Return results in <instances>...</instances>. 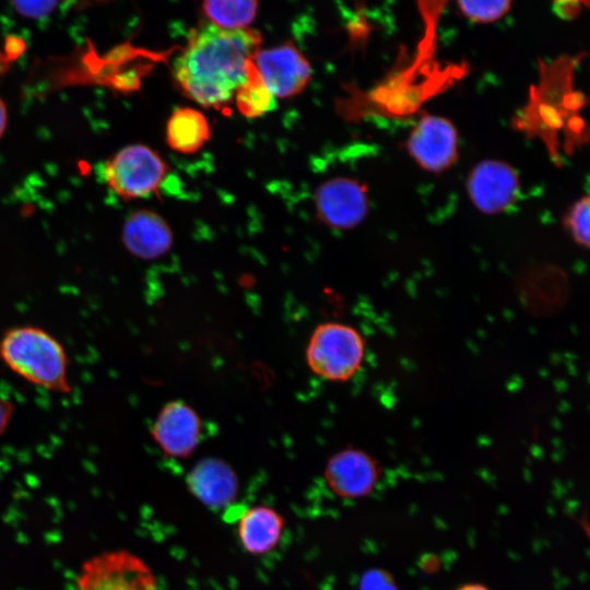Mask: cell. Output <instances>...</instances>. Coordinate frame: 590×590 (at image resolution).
Masks as SVG:
<instances>
[{"instance_id":"1","label":"cell","mask_w":590,"mask_h":590,"mask_svg":"<svg viewBox=\"0 0 590 590\" xmlns=\"http://www.w3.org/2000/svg\"><path fill=\"white\" fill-rule=\"evenodd\" d=\"M261 48L259 32L206 24L193 32L173 67L180 92L203 107L225 113Z\"/></svg>"},{"instance_id":"2","label":"cell","mask_w":590,"mask_h":590,"mask_svg":"<svg viewBox=\"0 0 590 590\" xmlns=\"http://www.w3.org/2000/svg\"><path fill=\"white\" fill-rule=\"evenodd\" d=\"M578 57L564 56L540 66L538 84L531 86L527 105L514 119V127L539 138L550 155L560 162V149L571 154L588 140L580 116L586 99L574 87Z\"/></svg>"},{"instance_id":"3","label":"cell","mask_w":590,"mask_h":590,"mask_svg":"<svg viewBox=\"0 0 590 590\" xmlns=\"http://www.w3.org/2000/svg\"><path fill=\"white\" fill-rule=\"evenodd\" d=\"M0 359L14 374L45 390L70 393L68 358L61 343L35 326L8 329L0 339Z\"/></svg>"},{"instance_id":"4","label":"cell","mask_w":590,"mask_h":590,"mask_svg":"<svg viewBox=\"0 0 590 590\" xmlns=\"http://www.w3.org/2000/svg\"><path fill=\"white\" fill-rule=\"evenodd\" d=\"M365 343L353 327L341 322H326L312 332L306 358L310 369L323 379L345 381L362 367Z\"/></svg>"},{"instance_id":"5","label":"cell","mask_w":590,"mask_h":590,"mask_svg":"<svg viewBox=\"0 0 590 590\" xmlns=\"http://www.w3.org/2000/svg\"><path fill=\"white\" fill-rule=\"evenodd\" d=\"M168 173L161 155L144 144L121 149L104 166V178L109 188L125 200L155 193Z\"/></svg>"},{"instance_id":"6","label":"cell","mask_w":590,"mask_h":590,"mask_svg":"<svg viewBox=\"0 0 590 590\" xmlns=\"http://www.w3.org/2000/svg\"><path fill=\"white\" fill-rule=\"evenodd\" d=\"M75 590H158L152 569L138 555L116 550L82 565Z\"/></svg>"},{"instance_id":"7","label":"cell","mask_w":590,"mask_h":590,"mask_svg":"<svg viewBox=\"0 0 590 590\" xmlns=\"http://www.w3.org/2000/svg\"><path fill=\"white\" fill-rule=\"evenodd\" d=\"M253 64L274 98L298 95L311 79L309 61L291 42L260 48L253 56Z\"/></svg>"},{"instance_id":"8","label":"cell","mask_w":590,"mask_h":590,"mask_svg":"<svg viewBox=\"0 0 590 590\" xmlns=\"http://www.w3.org/2000/svg\"><path fill=\"white\" fill-rule=\"evenodd\" d=\"M319 220L337 229H350L364 221L369 210L367 189L361 181L335 177L323 181L315 191Z\"/></svg>"},{"instance_id":"9","label":"cell","mask_w":590,"mask_h":590,"mask_svg":"<svg viewBox=\"0 0 590 590\" xmlns=\"http://www.w3.org/2000/svg\"><path fill=\"white\" fill-rule=\"evenodd\" d=\"M406 149L422 168L440 173L458 158V132L450 120L425 115L411 131Z\"/></svg>"},{"instance_id":"10","label":"cell","mask_w":590,"mask_h":590,"mask_svg":"<svg viewBox=\"0 0 590 590\" xmlns=\"http://www.w3.org/2000/svg\"><path fill=\"white\" fill-rule=\"evenodd\" d=\"M468 193L481 212L500 213L518 198L519 178L507 163L483 161L471 170L468 177Z\"/></svg>"},{"instance_id":"11","label":"cell","mask_w":590,"mask_h":590,"mask_svg":"<svg viewBox=\"0 0 590 590\" xmlns=\"http://www.w3.org/2000/svg\"><path fill=\"white\" fill-rule=\"evenodd\" d=\"M151 433L165 455L186 458L193 452L200 440L201 420L185 402L172 401L157 414Z\"/></svg>"},{"instance_id":"12","label":"cell","mask_w":590,"mask_h":590,"mask_svg":"<svg viewBox=\"0 0 590 590\" xmlns=\"http://www.w3.org/2000/svg\"><path fill=\"white\" fill-rule=\"evenodd\" d=\"M379 467L368 453L358 449H344L328 461L324 477L329 488L342 498H359L376 486Z\"/></svg>"},{"instance_id":"13","label":"cell","mask_w":590,"mask_h":590,"mask_svg":"<svg viewBox=\"0 0 590 590\" xmlns=\"http://www.w3.org/2000/svg\"><path fill=\"white\" fill-rule=\"evenodd\" d=\"M122 241L137 258L152 260L165 255L173 245L168 223L156 212L141 209L132 212L122 228Z\"/></svg>"},{"instance_id":"14","label":"cell","mask_w":590,"mask_h":590,"mask_svg":"<svg viewBox=\"0 0 590 590\" xmlns=\"http://www.w3.org/2000/svg\"><path fill=\"white\" fill-rule=\"evenodd\" d=\"M187 485L197 499L212 508L228 506L238 493V481L233 469L216 458L199 461L188 473Z\"/></svg>"},{"instance_id":"15","label":"cell","mask_w":590,"mask_h":590,"mask_svg":"<svg viewBox=\"0 0 590 590\" xmlns=\"http://www.w3.org/2000/svg\"><path fill=\"white\" fill-rule=\"evenodd\" d=\"M285 520L280 512L268 506H256L243 511L238 520V538L241 546L251 555H263L279 544Z\"/></svg>"},{"instance_id":"16","label":"cell","mask_w":590,"mask_h":590,"mask_svg":"<svg viewBox=\"0 0 590 590\" xmlns=\"http://www.w3.org/2000/svg\"><path fill=\"white\" fill-rule=\"evenodd\" d=\"M168 146L181 154L199 152L210 140L211 128L206 117L192 107H179L166 123Z\"/></svg>"},{"instance_id":"17","label":"cell","mask_w":590,"mask_h":590,"mask_svg":"<svg viewBox=\"0 0 590 590\" xmlns=\"http://www.w3.org/2000/svg\"><path fill=\"white\" fill-rule=\"evenodd\" d=\"M203 12L210 22L223 30L248 28L257 15L258 0H203Z\"/></svg>"},{"instance_id":"18","label":"cell","mask_w":590,"mask_h":590,"mask_svg":"<svg viewBox=\"0 0 590 590\" xmlns=\"http://www.w3.org/2000/svg\"><path fill=\"white\" fill-rule=\"evenodd\" d=\"M234 104L238 111L247 118H258L275 106L274 96L258 73L253 59L246 81L235 93Z\"/></svg>"},{"instance_id":"19","label":"cell","mask_w":590,"mask_h":590,"mask_svg":"<svg viewBox=\"0 0 590 590\" xmlns=\"http://www.w3.org/2000/svg\"><path fill=\"white\" fill-rule=\"evenodd\" d=\"M512 0H457L460 12L473 23H493L505 16Z\"/></svg>"},{"instance_id":"20","label":"cell","mask_w":590,"mask_h":590,"mask_svg":"<svg viewBox=\"0 0 590 590\" xmlns=\"http://www.w3.org/2000/svg\"><path fill=\"white\" fill-rule=\"evenodd\" d=\"M447 2L448 0H416L425 31L418 50L433 52L436 27Z\"/></svg>"},{"instance_id":"21","label":"cell","mask_w":590,"mask_h":590,"mask_svg":"<svg viewBox=\"0 0 590 590\" xmlns=\"http://www.w3.org/2000/svg\"><path fill=\"white\" fill-rule=\"evenodd\" d=\"M565 226L574 240L588 248L589 246V198L576 201L565 216Z\"/></svg>"},{"instance_id":"22","label":"cell","mask_w":590,"mask_h":590,"mask_svg":"<svg viewBox=\"0 0 590 590\" xmlns=\"http://www.w3.org/2000/svg\"><path fill=\"white\" fill-rule=\"evenodd\" d=\"M58 0H12L14 9L23 16L42 19L54 11Z\"/></svg>"},{"instance_id":"23","label":"cell","mask_w":590,"mask_h":590,"mask_svg":"<svg viewBox=\"0 0 590 590\" xmlns=\"http://www.w3.org/2000/svg\"><path fill=\"white\" fill-rule=\"evenodd\" d=\"M361 590H398L390 576L381 570L367 571L361 582Z\"/></svg>"},{"instance_id":"24","label":"cell","mask_w":590,"mask_h":590,"mask_svg":"<svg viewBox=\"0 0 590 590\" xmlns=\"http://www.w3.org/2000/svg\"><path fill=\"white\" fill-rule=\"evenodd\" d=\"M13 410L14 405L8 399L0 397V436L9 426Z\"/></svg>"},{"instance_id":"25","label":"cell","mask_w":590,"mask_h":590,"mask_svg":"<svg viewBox=\"0 0 590 590\" xmlns=\"http://www.w3.org/2000/svg\"><path fill=\"white\" fill-rule=\"evenodd\" d=\"M8 121V111L3 101L0 98V138L2 137Z\"/></svg>"},{"instance_id":"26","label":"cell","mask_w":590,"mask_h":590,"mask_svg":"<svg viewBox=\"0 0 590 590\" xmlns=\"http://www.w3.org/2000/svg\"><path fill=\"white\" fill-rule=\"evenodd\" d=\"M457 590H489V589L481 583H467V585L461 586Z\"/></svg>"},{"instance_id":"27","label":"cell","mask_w":590,"mask_h":590,"mask_svg":"<svg viewBox=\"0 0 590 590\" xmlns=\"http://www.w3.org/2000/svg\"><path fill=\"white\" fill-rule=\"evenodd\" d=\"M568 1L575 2L581 7H587L589 2V0H568Z\"/></svg>"}]
</instances>
